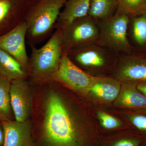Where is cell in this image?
Here are the masks:
<instances>
[{
	"mask_svg": "<svg viewBox=\"0 0 146 146\" xmlns=\"http://www.w3.org/2000/svg\"><path fill=\"white\" fill-rule=\"evenodd\" d=\"M38 140L33 146H91L89 136L75 124L64 102L55 93L47 98Z\"/></svg>",
	"mask_w": 146,
	"mask_h": 146,
	"instance_id": "1",
	"label": "cell"
},
{
	"mask_svg": "<svg viewBox=\"0 0 146 146\" xmlns=\"http://www.w3.org/2000/svg\"><path fill=\"white\" fill-rule=\"evenodd\" d=\"M68 0H29L25 16L27 43L36 46L50 36Z\"/></svg>",
	"mask_w": 146,
	"mask_h": 146,
	"instance_id": "2",
	"label": "cell"
},
{
	"mask_svg": "<svg viewBox=\"0 0 146 146\" xmlns=\"http://www.w3.org/2000/svg\"><path fill=\"white\" fill-rule=\"evenodd\" d=\"M30 46L31 53L28 70L32 80L37 83L54 81L63 54L60 30L55 29L48 42L41 48Z\"/></svg>",
	"mask_w": 146,
	"mask_h": 146,
	"instance_id": "3",
	"label": "cell"
},
{
	"mask_svg": "<svg viewBox=\"0 0 146 146\" xmlns=\"http://www.w3.org/2000/svg\"><path fill=\"white\" fill-rule=\"evenodd\" d=\"M130 17L117 11L111 18L100 23L97 44L107 48L119 57L133 52L128 37Z\"/></svg>",
	"mask_w": 146,
	"mask_h": 146,
	"instance_id": "4",
	"label": "cell"
},
{
	"mask_svg": "<svg viewBox=\"0 0 146 146\" xmlns=\"http://www.w3.org/2000/svg\"><path fill=\"white\" fill-rule=\"evenodd\" d=\"M60 30L63 53L97 43L100 24L88 16L77 18Z\"/></svg>",
	"mask_w": 146,
	"mask_h": 146,
	"instance_id": "5",
	"label": "cell"
},
{
	"mask_svg": "<svg viewBox=\"0 0 146 146\" xmlns=\"http://www.w3.org/2000/svg\"><path fill=\"white\" fill-rule=\"evenodd\" d=\"M66 54L83 70H104L111 63H117L119 58L111 50L97 43L72 50Z\"/></svg>",
	"mask_w": 146,
	"mask_h": 146,
	"instance_id": "6",
	"label": "cell"
},
{
	"mask_svg": "<svg viewBox=\"0 0 146 146\" xmlns=\"http://www.w3.org/2000/svg\"><path fill=\"white\" fill-rule=\"evenodd\" d=\"M96 78L77 66L66 54L63 53L54 80L63 84L74 91L86 94L90 91Z\"/></svg>",
	"mask_w": 146,
	"mask_h": 146,
	"instance_id": "7",
	"label": "cell"
},
{
	"mask_svg": "<svg viewBox=\"0 0 146 146\" xmlns=\"http://www.w3.org/2000/svg\"><path fill=\"white\" fill-rule=\"evenodd\" d=\"M115 75L123 82L146 81V56L134 52L119 58Z\"/></svg>",
	"mask_w": 146,
	"mask_h": 146,
	"instance_id": "8",
	"label": "cell"
},
{
	"mask_svg": "<svg viewBox=\"0 0 146 146\" xmlns=\"http://www.w3.org/2000/svg\"><path fill=\"white\" fill-rule=\"evenodd\" d=\"M27 33V24L24 21L0 36V49L12 56L28 70L29 57L26 47Z\"/></svg>",
	"mask_w": 146,
	"mask_h": 146,
	"instance_id": "9",
	"label": "cell"
},
{
	"mask_svg": "<svg viewBox=\"0 0 146 146\" xmlns=\"http://www.w3.org/2000/svg\"><path fill=\"white\" fill-rule=\"evenodd\" d=\"M10 98L15 119L19 122L28 120L32 108V98L29 84L25 80L11 81Z\"/></svg>",
	"mask_w": 146,
	"mask_h": 146,
	"instance_id": "10",
	"label": "cell"
},
{
	"mask_svg": "<svg viewBox=\"0 0 146 146\" xmlns=\"http://www.w3.org/2000/svg\"><path fill=\"white\" fill-rule=\"evenodd\" d=\"M29 0H0V31L4 34L25 21Z\"/></svg>",
	"mask_w": 146,
	"mask_h": 146,
	"instance_id": "11",
	"label": "cell"
},
{
	"mask_svg": "<svg viewBox=\"0 0 146 146\" xmlns=\"http://www.w3.org/2000/svg\"><path fill=\"white\" fill-rule=\"evenodd\" d=\"M1 123L5 133L3 146H33L32 129L29 119L23 122L11 120Z\"/></svg>",
	"mask_w": 146,
	"mask_h": 146,
	"instance_id": "12",
	"label": "cell"
},
{
	"mask_svg": "<svg viewBox=\"0 0 146 146\" xmlns=\"http://www.w3.org/2000/svg\"><path fill=\"white\" fill-rule=\"evenodd\" d=\"M91 0H68L60 12L55 29H60L77 18L88 15Z\"/></svg>",
	"mask_w": 146,
	"mask_h": 146,
	"instance_id": "13",
	"label": "cell"
},
{
	"mask_svg": "<svg viewBox=\"0 0 146 146\" xmlns=\"http://www.w3.org/2000/svg\"><path fill=\"white\" fill-rule=\"evenodd\" d=\"M119 81L116 79L96 77L90 92L104 101L112 102L117 98L121 90Z\"/></svg>",
	"mask_w": 146,
	"mask_h": 146,
	"instance_id": "14",
	"label": "cell"
},
{
	"mask_svg": "<svg viewBox=\"0 0 146 146\" xmlns=\"http://www.w3.org/2000/svg\"><path fill=\"white\" fill-rule=\"evenodd\" d=\"M0 75L12 81L26 80L29 74L26 68L16 58L0 49Z\"/></svg>",
	"mask_w": 146,
	"mask_h": 146,
	"instance_id": "15",
	"label": "cell"
},
{
	"mask_svg": "<svg viewBox=\"0 0 146 146\" xmlns=\"http://www.w3.org/2000/svg\"><path fill=\"white\" fill-rule=\"evenodd\" d=\"M117 98V104L126 107H146V97L137 88L133 82H124Z\"/></svg>",
	"mask_w": 146,
	"mask_h": 146,
	"instance_id": "16",
	"label": "cell"
},
{
	"mask_svg": "<svg viewBox=\"0 0 146 146\" xmlns=\"http://www.w3.org/2000/svg\"><path fill=\"white\" fill-rule=\"evenodd\" d=\"M118 6V0H91L87 16L100 24L114 16Z\"/></svg>",
	"mask_w": 146,
	"mask_h": 146,
	"instance_id": "17",
	"label": "cell"
},
{
	"mask_svg": "<svg viewBox=\"0 0 146 146\" xmlns=\"http://www.w3.org/2000/svg\"><path fill=\"white\" fill-rule=\"evenodd\" d=\"M11 80L0 75V121L14 118L10 98Z\"/></svg>",
	"mask_w": 146,
	"mask_h": 146,
	"instance_id": "18",
	"label": "cell"
},
{
	"mask_svg": "<svg viewBox=\"0 0 146 146\" xmlns=\"http://www.w3.org/2000/svg\"><path fill=\"white\" fill-rule=\"evenodd\" d=\"M131 37L139 46L146 45V13L139 16L130 17Z\"/></svg>",
	"mask_w": 146,
	"mask_h": 146,
	"instance_id": "19",
	"label": "cell"
},
{
	"mask_svg": "<svg viewBox=\"0 0 146 146\" xmlns=\"http://www.w3.org/2000/svg\"><path fill=\"white\" fill-rule=\"evenodd\" d=\"M118 12L129 17L146 13V0H118Z\"/></svg>",
	"mask_w": 146,
	"mask_h": 146,
	"instance_id": "20",
	"label": "cell"
},
{
	"mask_svg": "<svg viewBox=\"0 0 146 146\" xmlns=\"http://www.w3.org/2000/svg\"><path fill=\"white\" fill-rule=\"evenodd\" d=\"M97 115L102 126L106 129H113L120 127L121 122L113 116L101 111H98Z\"/></svg>",
	"mask_w": 146,
	"mask_h": 146,
	"instance_id": "21",
	"label": "cell"
},
{
	"mask_svg": "<svg viewBox=\"0 0 146 146\" xmlns=\"http://www.w3.org/2000/svg\"><path fill=\"white\" fill-rule=\"evenodd\" d=\"M128 118L133 126L138 130L146 132V115L133 114L129 115Z\"/></svg>",
	"mask_w": 146,
	"mask_h": 146,
	"instance_id": "22",
	"label": "cell"
},
{
	"mask_svg": "<svg viewBox=\"0 0 146 146\" xmlns=\"http://www.w3.org/2000/svg\"><path fill=\"white\" fill-rule=\"evenodd\" d=\"M141 143V140L138 138H124L115 141L110 146H140Z\"/></svg>",
	"mask_w": 146,
	"mask_h": 146,
	"instance_id": "23",
	"label": "cell"
},
{
	"mask_svg": "<svg viewBox=\"0 0 146 146\" xmlns=\"http://www.w3.org/2000/svg\"><path fill=\"white\" fill-rule=\"evenodd\" d=\"M137 88L146 97V81L142 82L137 84Z\"/></svg>",
	"mask_w": 146,
	"mask_h": 146,
	"instance_id": "24",
	"label": "cell"
},
{
	"mask_svg": "<svg viewBox=\"0 0 146 146\" xmlns=\"http://www.w3.org/2000/svg\"><path fill=\"white\" fill-rule=\"evenodd\" d=\"M5 139V133L1 122H0V146H3Z\"/></svg>",
	"mask_w": 146,
	"mask_h": 146,
	"instance_id": "25",
	"label": "cell"
},
{
	"mask_svg": "<svg viewBox=\"0 0 146 146\" xmlns=\"http://www.w3.org/2000/svg\"></svg>",
	"mask_w": 146,
	"mask_h": 146,
	"instance_id": "26",
	"label": "cell"
}]
</instances>
